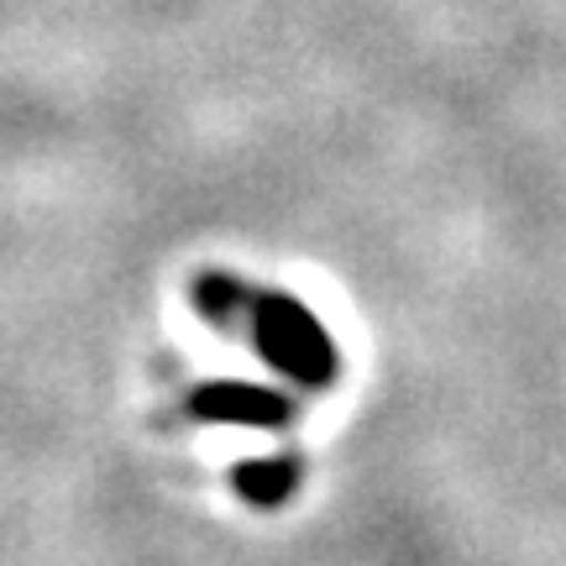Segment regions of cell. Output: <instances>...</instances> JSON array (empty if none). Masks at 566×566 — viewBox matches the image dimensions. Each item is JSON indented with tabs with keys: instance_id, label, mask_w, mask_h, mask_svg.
Wrapping results in <instances>:
<instances>
[{
	"instance_id": "obj_1",
	"label": "cell",
	"mask_w": 566,
	"mask_h": 566,
	"mask_svg": "<svg viewBox=\"0 0 566 566\" xmlns=\"http://www.w3.org/2000/svg\"><path fill=\"white\" fill-rule=\"evenodd\" d=\"M200 310L205 321L247 331V342H258V352L279 373H289L294 384L321 388L336 378V346H331V336L315 325V315L304 304L283 300V294H263V289H247V283L226 279V273H210L200 283Z\"/></svg>"
},
{
	"instance_id": "obj_2",
	"label": "cell",
	"mask_w": 566,
	"mask_h": 566,
	"mask_svg": "<svg viewBox=\"0 0 566 566\" xmlns=\"http://www.w3.org/2000/svg\"><path fill=\"white\" fill-rule=\"evenodd\" d=\"M195 415H205V420H242V424H283L289 420V399L268 394V388L216 384L195 394Z\"/></svg>"
},
{
	"instance_id": "obj_3",
	"label": "cell",
	"mask_w": 566,
	"mask_h": 566,
	"mask_svg": "<svg viewBox=\"0 0 566 566\" xmlns=\"http://www.w3.org/2000/svg\"><path fill=\"white\" fill-rule=\"evenodd\" d=\"M242 493L258 504H279L283 493L294 488V462H273V467H242Z\"/></svg>"
}]
</instances>
